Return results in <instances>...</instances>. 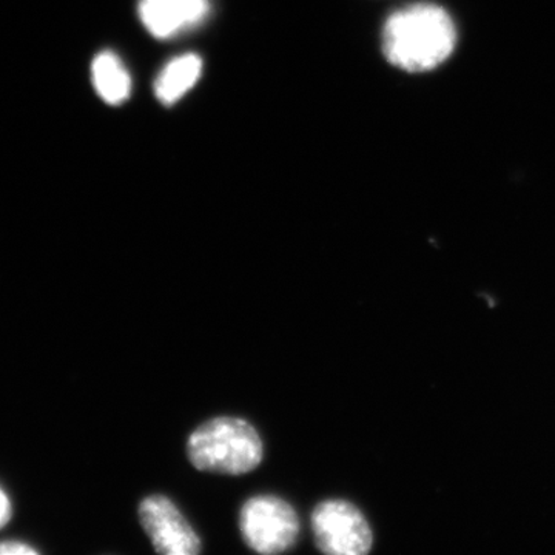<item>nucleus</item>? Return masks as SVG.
Masks as SVG:
<instances>
[{
	"label": "nucleus",
	"mask_w": 555,
	"mask_h": 555,
	"mask_svg": "<svg viewBox=\"0 0 555 555\" xmlns=\"http://www.w3.org/2000/svg\"><path fill=\"white\" fill-rule=\"evenodd\" d=\"M11 505L9 496L0 489V528L10 520Z\"/></svg>",
	"instance_id": "10"
},
{
	"label": "nucleus",
	"mask_w": 555,
	"mask_h": 555,
	"mask_svg": "<svg viewBox=\"0 0 555 555\" xmlns=\"http://www.w3.org/2000/svg\"><path fill=\"white\" fill-rule=\"evenodd\" d=\"M456 30L447 10L434 3H414L387 17L383 53L393 67L426 73L454 53Z\"/></svg>",
	"instance_id": "1"
},
{
	"label": "nucleus",
	"mask_w": 555,
	"mask_h": 555,
	"mask_svg": "<svg viewBox=\"0 0 555 555\" xmlns=\"http://www.w3.org/2000/svg\"><path fill=\"white\" fill-rule=\"evenodd\" d=\"M91 78L101 100L109 105H119L129 100L131 78L122 62L112 51H104L94 57Z\"/></svg>",
	"instance_id": "8"
},
{
	"label": "nucleus",
	"mask_w": 555,
	"mask_h": 555,
	"mask_svg": "<svg viewBox=\"0 0 555 555\" xmlns=\"http://www.w3.org/2000/svg\"><path fill=\"white\" fill-rule=\"evenodd\" d=\"M36 553H38V551H36L35 547L24 545V543L20 542H9L0 545V555H31Z\"/></svg>",
	"instance_id": "9"
},
{
	"label": "nucleus",
	"mask_w": 555,
	"mask_h": 555,
	"mask_svg": "<svg viewBox=\"0 0 555 555\" xmlns=\"http://www.w3.org/2000/svg\"><path fill=\"white\" fill-rule=\"evenodd\" d=\"M318 551L327 555H366L374 534L360 507L349 500L328 499L318 503L310 517Z\"/></svg>",
	"instance_id": "4"
},
{
	"label": "nucleus",
	"mask_w": 555,
	"mask_h": 555,
	"mask_svg": "<svg viewBox=\"0 0 555 555\" xmlns=\"http://www.w3.org/2000/svg\"><path fill=\"white\" fill-rule=\"evenodd\" d=\"M139 17L155 38L167 39L201 24L208 16V0H139Z\"/></svg>",
	"instance_id": "6"
},
{
	"label": "nucleus",
	"mask_w": 555,
	"mask_h": 555,
	"mask_svg": "<svg viewBox=\"0 0 555 555\" xmlns=\"http://www.w3.org/2000/svg\"><path fill=\"white\" fill-rule=\"evenodd\" d=\"M188 456L201 473L244 476L261 465L264 444L247 420L217 416L190 434Z\"/></svg>",
	"instance_id": "2"
},
{
	"label": "nucleus",
	"mask_w": 555,
	"mask_h": 555,
	"mask_svg": "<svg viewBox=\"0 0 555 555\" xmlns=\"http://www.w3.org/2000/svg\"><path fill=\"white\" fill-rule=\"evenodd\" d=\"M139 524L160 555H198L199 535L169 496H145L138 507Z\"/></svg>",
	"instance_id": "5"
},
{
	"label": "nucleus",
	"mask_w": 555,
	"mask_h": 555,
	"mask_svg": "<svg viewBox=\"0 0 555 555\" xmlns=\"http://www.w3.org/2000/svg\"><path fill=\"white\" fill-rule=\"evenodd\" d=\"M240 531L244 543L259 554H281L297 545L299 518L297 511L281 496H250L240 511Z\"/></svg>",
	"instance_id": "3"
},
{
	"label": "nucleus",
	"mask_w": 555,
	"mask_h": 555,
	"mask_svg": "<svg viewBox=\"0 0 555 555\" xmlns=\"http://www.w3.org/2000/svg\"><path fill=\"white\" fill-rule=\"evenodd\" d=\"M201 69H203V61L193 53L170 61L159 73L155 82V93L160 104L170 107L181 100L199 79Z\"/></svg>",
	"instance_id": "7"
}]
</instances>
